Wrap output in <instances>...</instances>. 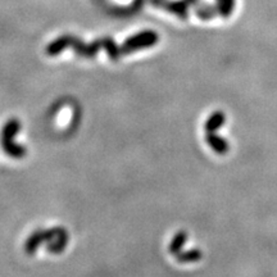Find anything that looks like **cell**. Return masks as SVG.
Masks as SVG:
<instances>
[{
    "label": "cell",
    "instance_id": "6da1fadb",
    "mask_svg": "<svg viewBox=\"0 0 277 277\" xmlns=\"http://www.w3.org/2000/svg\"><path fill=\"white\" fill-rule=\"evenodd\" d=\"M19 130H21L19 121L17 118H12V120L7 121V123L2 128V133H0V144H2L3 150L9 157L16 158V159L26 157V153H27L25 147L14 143V137Z\"/></svg>",
    "mask_w": 277,
    "mask_h": 277
},
{
    "label": "cell",
    "instance_id": "7a4b0ae2",
    "mask_svg": "<svg viewBox=\"0 0 277 277\" xmlns=\"http://www.w3.org/2000/svg\"><path fill=\"white\" fill-rule=\"evenodd\" d=\"M159 36L155 31L145 30L140 31V32L135 33V35L130 36L126 39L125 43L121 45L122 48V54L128 55L131 53H135L140 49H147V48H152V46L157 45Z\"/></svg>",
    "mask_w": 277,
    "mask_h": 277
},
{
    "label": "cell",
    "instance_id": "3957f363",
    "mask_svg": "<svg viewBox=\"0 0 277 277\" xmlns=\"http://www.w3.org/2000/svg\"><path fill=\"white\" fill-rule=\"evenodd\" d=\"M65 232L64 228L62 227H54L50 228V230H39L36 232H33L30 237L27 239L25 244V250L27 254H33L36 252L40 244L48 241L49 243L55 241L60 235H63Z\"/></svg>",
    "mask_w": 277,
    "mask_h": 277
},
{
    "label": "cell",
    "instance_id": "277c9868",
    "mask_svg": "<svg viewBox=\"0 0 277 277\" xmlns=\"http://www.w3.org/2000/svg\"><path fill=\"white\" fill-rule=\"evenodd\" d=\"M153 6L162 8L169 13L175 14L181 19L189 18V6L186 0H152Z\"/></svg>",
    "mask_w": 277,
    "mask_h": 277
},
{
    "label": "cell",
    "instance_id": "5b68a950",
    "mask_svg": "<svg viewBox=\"0 0 277 277\" xmlns=\"http://www.w3.org/2000/svg\"><path fill=\"white\" fill-rule=\"evenodd\" d=\"M205 140L211 148L220 155H225L230 150V144L226 138L218 136L216 132H206Z\"/></svg>",
    "mask_w": 277,
    "mask_h": 277
},
{
    "label": "cell",
    "instance_id": "8992f818",
    "mask_svg": "<svg viewBox=\"0 0 277 277\" xmlns=\"http://www.w3.org/2000/svg\"><path fill=\"white\" fill-rule=\"evenodd\" d=\"M225 121H226V116L223 112L217 111V112H213L212 114H211V117L206 120L205 122V131L206 132H217L218 128L222 127L223 125H225Z\"/></svg>",
    "mask_w": 277,
    "mask_h": 277
},
{
    "label": "cell",
    "instance_id": "52a82bcc",
    "mask_svg": "<svg viewBox=\"0 0 277 277\" xmlns=\"http://www.w3.org/2000/svg\"><path fill=\"white\" fill-rule=\"evenodd\" d=\"M195 14L203 21H210V19L215 18L216 16H218L217 7L212 6V4L208 3H199L198 6H195Z\"/></svg>",
    "mask_w": 277,
    "mask_h": 277
},
{
    "label": "cell",
    "instance_id": "ba28073f",
    "mask_svg": "<svg viewBox=\"0 0 277 277\" xmlns=\"http://www.w3.org/2000/svg\"><path fill=\"white\" fill-rule=\"evenodd\" d=\"M235 3H236V0H216L218 16L223 17V18H228L234 12Z\"/></svg>",
    "mask_w": 277,
    "mask_h": 277
},
{
    "label": "cell",
    "instance_id": "9c48e42d",
    "mask_svg": "<svg viewBox=\"0 0 277 277\" xmlns=\"http://www.w3.org/2000/svg\"><path fill=\"white\" fill-rule=\"evenodd\" d=\"M186 240H188V234L184 232V231H180L179 234L175 235L171 244H169V253L174 254V256H177L179 253H181V249L185 243H186Z\"/></svg>",
    "mask_w": 277,
    "mask_h": 277
},
{
    "label": "cell",
    "instance_id": "30bf717a",
    "mask_svg": "<svg viewBox=\"0 0 277 277\" xmlns=\"http://www.w3.org/2000/svg\"><path fill=\"white\" fill-rule=\"evenodd\" d=\"M67 243H68V234H67V231H65L64 234L60 235L55 241L49 243L48 247H46V249H48V252L53 253V254H59V253H62L63 250L65 249Z\"/></svg>",
    "mask_w": 277,
    "mask_h": 277
},
{
    "label": "cell",
    "instance_id": "8fae6325",
    "mask_svg": "<svg viewBox=\"0 0 277 277\" xmlns=\"http://www.w3.org/2000/svg\"><path fill=\"white\" fill-rule=\"evenodd\" d=\"M176 259L180 263H189V262H198L201 259V252L198 249H191L189 252L179 253Z\"/></svg>",
    "mask_w": 277,
    "mask_h": 277
},
{
    "label": "cell",
    "instance_id": "7c38bea8",
    "mask_svg": "<svg viewBox=\"0 0 277 277\" xmlns=\"http://www.w3.org/2000/svg\"><path fill=\"white\" fill-rule=\"evenodd\" d=\"M186 3H188L190 7L191 6L195 7V6H198L199 3H200V0H186Z\"/></svg>",
    "mask_w": 277,
    "mask_h": 277
}]
</instances>
